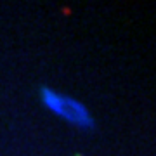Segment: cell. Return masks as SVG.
<instances>
[{"mask_svg": "<svg viewBox=\"0 0 156 156\" xmlns=\"http://www.w3.org/2000/svg\"><path fill=\"white\" fill-rule=\"evenodd\" d=\"M45 102L47 106L52 108L57 115L64 116L66 120H71L73 123H76L80 127H85V125H92V120H90V115L87 113L82 104H78L75 101L68 99V97H62L59 94H54V92H49L45 90L44 92Z\"/></svg>", "mask_w": 156, "mask_h": 156, "instance_id": "obj_1", "label": "cell"}]
</instances>
